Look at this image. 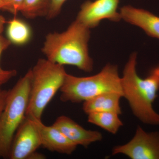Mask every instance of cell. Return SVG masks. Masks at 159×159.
<instances>
[{
	"label": "cell",
	"instance_id": "cell-1",
	"mask_svg": "<svg viewBox=\"0 0 159 159\" xmlns=\"http://www.w3.org/2000/svg\"><path fill=\"white\" fill-rule=\"evenodd\" d=\"M90 37V29L76 20L66 31L47 34L42 51L52 62L90 72L93 61L89 54Z\"/></svg>",
	"mask_w": 159,
	"mask_h": 159
},
{
	"label": "cell",
	"instance_id": "cell-2",
	"mask_svg": "<svg viewBox=\"0 0 159 159\" xmlns=\"http://www.w3.org/2000/svg\"><path fill=\"white\" fill-rule=\"evenodd\" d=\"M136 53L131 54L121 77L123 97L127 99L135 116L145 124L159 125V114L152 104L159 90V66L152 69L148 76L141 78L136 71Z\"/></svg>",
	"mask_w": 159,
	"mask_h": 159
},
{
	"label": "cell",
	"instance_id": "cell-3",
	"mask_svg": "<svg viewBox=\"0 0 159 159\" xmlns=\"http://www.w3.org/2000/svg\"><path fill=\"white\" fill-rule=\"evenodd\" d=\"M31 89L26 117L41 120L43 111L64 82V66L40 58L32 69Z\"/></svg>",
	"mask_w": 159,
	"mask_h": 159
},
{
	"label": "cell",
	"instance_id": "cell-4",
	"mask_svg": "<svg viewBox=\"0 0 159 159\" xmlns=\"http://www.w3.org/2000/svg\"><path fill=\"white\" fill-rule=\"evenodd\" d=\"M62 102L79 103L98 95L117 92L123 94L117 66L108 64L98 74L78 77L68 74L61 88Z\"/></svg>",
	"mask_w": 159,
	"mask_h": 159
},
{
	"label": "cell",
	"instance_id": "cell-5",
	"mask_svg": "<svg viewBox=\"0 0 159 159\" xmlns=\"http://www.w3.org/2000/svg\"><path fill=\"white\" fill-rule=\"evenodd\" d=\"M31 81L30 69L9 91L5 108L0 115V157L9 158L15 134L25 118Z\"/></svg>",
	"mask_w": 159,
	"mask_h": 159
},
{
	"label": "cell",
	"instance_id": "cell-6",
	"mask_svg": "<svg viewBox=\"0 0 159 159\" xmlns=\"http://www.w3.org/2000/svg\"><path fill=\"white\" fill-rule=\"evenodd\" d=\"M112 153L132 159H159V132H146L139 125L133 138L125 145L114 147Z\"/></svg>",
	"mask_w": 159,
	"mask_h": 159
},
{
	"label": "cell",
	"instance_id": "cell-7",
	"mask_svg": "<svg viewBox=\"0 0 159 159\" xmlns=\"http://www.w3.org/2000/svg\"><path fill=\"white\" fill-rule=\"evenodd\" d=\"M119 0L87 1L81 5L76 20L90 29L95 28L103 20L114 22L122 19L117 11Z\"/></svg>",
	"mask_w": 159,
	"mask_h": 159
},
{
	"label": "cell",
	"instance_id": "cell-8",
	"mask_svg": "<svg viewBox=\"0 0 159 159\" xmlns=\"http://www.w3.org/2000/svg\"><path fill=\"white\" fill-rule=\"evenodd\" d=\"M41 145L36 125L31 119L25 116L15 134L9 158L28 159Z\"/></svg>",
	"mask_w": 159,
	"mask_h": 159
},
{
	"label": "cell",
	"instance_id": "cell-9",
	"mask_svg": "<svg viewBox=\"0 0 159 159\" xmlns=\"http://www.w3.org/2000/svg\"><path fill=\"white\" fill-rule=\"evenodd\" d=\"M28 118V117H27ZM30 118L34 122L39 133L42 145L54 152L70 155L76 150L77 145L70 141L54 125L48 126L41 120Z\"/></svg>",
	"mask_w": 159,
	"mask_h": 159
},
{
	"label": "cell",
	"instance_id": "cell-10",
	"mask_svg": "<svg viewBox=\"0 0 159 159\" xmlns=\"http://www.w3.org/2000/svg\"><path fill=\"white\" fill-rule=\"evenodd\" d=\"M52 125L77 145L87 147L92 143L101 141L102 139V134L99 132L86 129L65 116H60Z\"/></svg>",
	"mask_w": 159,
	"mask_h": 159
},
{
	"label": "cell",
	"instance_id": "cell-11",
	"mask_svg": "<svg viewBox=\"0 0 159 159\" xmlns=\"http://www.w3.org/2000/svg\"><path fill=\"white\" fill-rule=\"evenodd\" d=\"M122 19L142 29L148 36L159 39V17L145 9L125 6L120 9Z\"/></svg>",
	"mask_w": 159,
	"mask_h": 159
},
{
	"label": "cell",
	"instance_id": "cell-12",
	"mask_svg": "<svg viewBox=\"0 0 159 159\" xmlns=\"http://www.w3.org/2000/svg\"><path fill=\"white\" fill-rule=\"evenodd\" d=\"M123 94L110 92L98 95L84 102L83 110L86 114L98 112H111L121 115L120 99Z\"/></svg>",
	"mask_w": 159,
	"mask_h": 159
},
{
	"label": "cell",
	"instance_id": "cell-13",
	"mask_svg": "<svg viewBox=\"0 0 159 159\" xmlns=\"http://www.w3.org/2000/svg\"><path fill=\"white\" fill-rule=\"evenodd\" d=\"M32 34L31 27L23 20L14 18L8 22L6 35L11 43L24 45L31 40Z\"/></svg>",
	"mask_w": 159,
	"mask_h": 159
},
{
	"label": "cell",
	"instance_id": "cell-14",
	"mask_svg": "<svg viewBox=\"0 0 159 159\" xmlns=\"http://www.w3.org/2000/svg\"><path fill=\"white\" fill-rule=\"evenodd\" d=\"M88 121L112 134H116L123 125L119 115L111 112H98L88 114Z\"/></svg>",
	"mask_w": 159,
	"mask_h": 159
},
{
	"label": "cell",
	"instance_id": "cell-15",
	"mask_svg": "<svg viewBox=\"0 0 159 159\" xmlns=\"http://www.w3.org/2000/svg\"><path fill=\"white\" fill-rule=\"evenodd\" d=\"M52 0H23L20 12L30 19L48 16Z\"/></svg>",
	"mask_w": 159,
	"mask_h": 159
},
{
	"label": "cell",
	"instance_id": "cell-16",
	"mask_svg": "<svg viewBox=\"0 0 159 159\" xmlns=\"http://www.w3.org/2000/svg\"><path fill=\"white\" fill-rule=\"evenodd\" d=\"M11 43L8 39L3 37L0 38V58L1 55L5 50L8 48ZM17 74V71L15 70H5L1 67L0 65V90L1 87L9 81L10 79L15 77Z\"/></svg>",
	"mask_w": 159,
	"mask_h": 159
},
{
	"label": "cell",
	"instance_id": "cell-17",
	"mask_svg": "<svg viewBox=\"0 0 159 159\" xmlns=\"http://www.w3.org/2000/svg\"><path fill=\"white\" fill-rule=\"evenodd\" d=\"M23 0H2L1 9L16 15L20 12Z\"/></svg>",
	"mask_w": 159,
	"mask_h": 159
},
{
	"label": "cell",
	"instance_id": "cell-18",
	"mask_svg": "<svg viewBox=\"0 0 159 159\" xmlns=\"http://www.w3.org/2000/svg\"><path fill=\"white\" fill-rule=\"evenodd\" d=\"M66 0H52L51 8L47 18L48 19L54 18L60 12L63 5Z\"/></svg>",
	"mask_w": 159,
	"mask_h": 159
},
{
	"label": "cell",
	"instance_id": "cell-19",
	"mask_svg": "<svg viewBox=\"0 0 159 159\" xmlns=\"http://www.w3.org/2000/svg\"><path fill=\"white\" fill-rule=\"evenodd\" d=\"M9 91L0 90V115L5 108L7 97L9 94Z\"/></svg>",
	"mask_w": 159,
	"mask_h": 159
},
{
	"label": "cell",
	"instance_id": "cell-20",
	"mask_svg": "<svg viewBox=\"0 0 159 159\" xmlns=\"http://www.w3.org/2000/svg\"><path fill=\"white\" fill-rule=\"evenodd\" d=\"M46 157L43 154L38 153V152H35L34 153L29 157L28 159H45Z\"/></svg>",
	"mask_w": 159,
	"mask_h": 159
},
{
	"label": "cell",
	"instance_id": "cell-21",
	"mask_svg": "<svg viewBox=\"0 0 159 159\" xmlns=\"http://www.w3.org/2000/svg\"><path fill=\"white\" fill-rule=\"evenodd\" d=\"M6 22V19L2 16L0 15V38L2 37V34L4 30V25Z\"/></svg>",
	"mask_w": 159,
	"mask_h": 159
},
{
	"label": "cell",
	"instance_id": "cell-22",
	"mask_svg": "<svg viewBox=\"0 0 159 159\" xmlns=\"http://www.w3.org/2000/svg\"><path fill=\"white\" fill-rule=\"evenodd\" d=\"M2 0H0V9H1V3H2Z\"/></svg>",
	"mask_w": 159,
	"mask_h": 159
}]
</instances>
